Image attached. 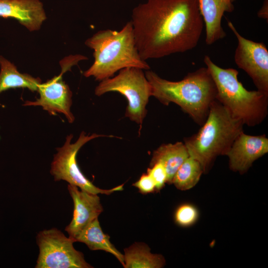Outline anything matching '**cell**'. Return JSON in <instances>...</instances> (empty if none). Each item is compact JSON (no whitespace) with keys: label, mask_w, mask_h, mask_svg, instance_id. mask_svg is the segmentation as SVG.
I'll return each mask as SVG.
<instances>
[{"label":"cell","mask_w":268,"mask_h":268,"mask_svg":"<svg viewBox=\"0 0 268 268\" xmlns=\"http://www.w3.org/2000/svg\"><path fill=\"white\" fill-rule=\"evenodd\" d=\"M131 21L144 61L194 49L204 25L198 0H147L134 8Z\"/></svg>","instance_id":"6da1fadb"},{"label":"cell","mask_w":268,"mask_h":268,"mask_svg":"<svg viewBox=\"0 0 268 268\" xmlns=\"http://www.w3.org/2000/svg\"><path fill=\"white\" fill-rule=\"evenodd\" d=\"M144 72L151 87V96L166 106L175 103L195 123L202 125L217 94L215 83L206 67L189 73L177 81L164 79L150 69Z\"/></svg>","instance_id":"7a4b0ae2"},{"label":"cell","mask_w":268,"mask_h":268,"mask_svg":"<svg viewBox=\"0 0 268 268\" xmlns=\"http://www.w3.org/2000/svg\"><path fill=\"white\" fill-rule=\"evenodd\" d=\"M86 46L93 50L94 62L83 72L86 77L93 76L102 81L112 77L126 67L150 69L149 65L140 57L134 39L132 21L120 30H101L88 38Z\"/></svg>","instance_id":"3957f363"},{"label":"cell","mask_w":268,"mask_h":268,"mask_svg":"<svg viewBox=\"0 0 268 268\" xmlns=\"http://www.w3.org/2000/svg\"><path fill=\"white\" fill-rule=\"evenodd\" d=\"M244 124L234 118L216 99L210 105L207 119L198 132L184 138L189 156L198 161L207 173L216 157L226 155Z\"/></svg>","instance_id":"277c9868"},{"label":"cell","mask_w":268,"mask_h":268,"mask_svg":"<svg viewBox=\"0 0 268 268\" xmlns=\"http://www.w3.org/2000/svg\"><path fill=\"white\" fill-rule=\"evenodd\" d=\"M204 63L216 86V99L244 125L254 127L262 123L268 115V94L247 90L238 80L236 69L221 68L207 55Z\"/></svg>","instance_id":"5b68a950"},{"label":"cell","mask_w":268,"mask_h":268,"mask_svg":"<svg viewBox=\"0 0 268 268\" xmlns=\"http://www.w3.org/2000/svg\"><path fill=\"white\" fill-rule=\"evenodd\" d=\"M143 69L126 67L118 74L100 81L94 93L98 96L109 92H117L128 101L125 116L141 126L147 114L146 106L151 96V87Z\"/></svg>","instance_id":"8992f818"},{"label":"cell","mask_w":268,"mask_h":268,"mask_svg":"<svg viewBox=\"0 0 268 268\" xmlns=\"http://www.w3.org/2000/svg\"><path fill=\"white\" fill-rule=\"evenodd\" d=\"M100 137L117 136L97 134L86 135L83 131L76 141L71 143L73 134L67 135L64 144L57 148V152L54 155L51 163L50 173L55 180H65L70 185L93 194L109 195L115 192L123 191L124 184L109 190L97 187L83 175L77 164L76 155L80 148L90 140Z\"/></svg>","instance_id":"52a82bcc"},{"label":"cell","mask_w":268,"mask_h":268,"mask_svg":"<svg viewBox=\"0 0 268 268\" xmlns=\"http://www.w3.org/2000/svg\"><path fill=\"white\" fill-rule=\"evenodd\" d=\"M40 253L37 268H90L83 254L74 249V239L67 237L60 230H45L37 235Z\"/></svg>","instance_id":"ba28073f"},{"label":"cell","mask_w":268,"mask_h":268,"mask_svg":"<svg viewBox=\"0 0 268 268\" xmlns=\"http://www.w3.org/2000/svg\"><path fill=\"white\" fill-rule=\"evenodd\" d=\"M227 23L238 41L234 54L235 63L249 75L258 90L268 94V51L266 46L263 43L244 38L231 21Z\"/></svg>","instance_id":"9c48e42d"},{"label":"cell","mask_w":268,"mask_h":268,"mask_svg":"<svg viewBox=\"0 0 268 268\" xmlns=\"http://www.w3.org/2000/svg\"><path fill=\"white\" fill-rule=\"evenodd\" d=\"M63 73L41 83L37 91L40 97L34 101H26L24 106H41L51 115L57 113L64 114L69 123L74 121L70 111L72 93L68 85L63 79Z\"/></svg>","instance_id":"30bf717a"},{"label":"cell","mask_w":268,"mask_h":268,"mask_svg":"<svg viewBox=\"0 0 268 268\" xmlns=\"http://www.w3.org/2000/svg\"><path fill=\"white\" fill-rule=\"evenodd\" d=\"M268 152V138L265 134L251 135L243 131L235 138L226 155L230 169L242 174Z\"/></svg>","instance_id":"8fae6325"},{"label":"cell","mask_w":268,"mask_h":268,"mask_svg":"<svg viewBox=\"0 0 268 268\" xmlns=\"http://www.w3.org/2000/svg\"><path fill=\"white\" fill-rule=\"evenodd\" d=\"M67 188L73 201L74 209L72 219L65 230L69 237L74 239L86 226L98 218L103 209L97 194L80 191L77 187L70 184Z\"/></svg>","instance_id":"7c38bea8"},{"label":"cell","mask_w":268,"mask_h":268,"mask_svg":"<svg viewBox=\"0 0 268 268\" xmlns=\"http://www.w3.org/2000/svg\"><path fill=\"white\" fill-rule=\"evenodd\" d=\"M0 16L16 19L30 31L39 30L47 18L40 0H0Z\"/></svg>","instance_id":"4fadbf2b"},{"label":"cell","mask_w":268,"mask_h":268,"mask_svg":"<svg viewBox=\"0 0 268 268\" xmlns=\"http://www.w3.org/2000/svg\"><path fill=\"white\" fill-rule=\"evenodd\" d=\"M201 14L205 27V43L212 45L224 38L221 20L225 12H232L234 5L232 0H198Z\"/></svg>","instance_id":"5bb4252c"},{"label":"cell","mask_w":268,"mask_h":268,"mask_svg":"<svg viewBox=\"0 0 268 268\" xmlns=\"http://www.w3.org/2000/svg\"><path fill=\"white\" fill-rule=\"evenodd\" d=\"M189 157L184 143L163 144L154 150L150 167L160 163L164 167L167 176V183L172 184L173 178L180 166Z\"/></svg>","instance_id":"9a60e30c"},{"label":"cell","mask_w":268,"mask_h":268,"mask_svg":"<svg viewBox=\"0 0 268 268\" xmlns=\"http://www.w3.org/2000/svg\"><path fill=\"white\" fill-rule=\"evenodd\" d=\"M74 239L76 242L85 244L91 250H102L111 253L124 267V255L111 243L110 236L103 232L98 218L86 226Z\"/></svg>","instance_id":"2e32d148"},{"label":"cell","mask_w":268,"mask_h":268,"mask_svg":"<svg viewBox=\"0 0 268 268\" xmlns=\"http://www.w3.org/2000/svg\"><path fill=\"white\" fill-rule=\"evenodd\" d=\"M0 93L15 88H27L31 91H37L42 83L39 77L19 72L14 65L2 56H0Z\"/></svg>","instance_id":"e0dca14e"},{"label":"cell","mask_w":268,"mask_h":268,"mask_svg":"<svg viewBox=\"0 0 268 268\" xmlns=\"http://www.w3.org/2000/svg\"><path fill=\"white\" fill-rule=\"evenodd\" d=\"M125 268H160L165 264L162 255L152 254L143 243H135L124 250Z\"/></svg>","instance_id":"ac0fdd59"},{"label":"cell","mask_w":268,"mask_h":268,"mask_svg":"<svg viewBox=\"0 0 268 268\" xmlns=\"http://www.w3.org/2000/svg\"><path fill=\"white\" fill-rule=\"evenodd\" d=\"M202 173L203 172L200 163L189 156L176 171L172 183L178 189L188 190L198 183Z\"/></svg>","instance_id":"d6986e66"},{"label":"cell","mask_w":268,"mask_h":268,"mask_svg":"<svg viewBox=\"0 0 268 268\" xmlns=\"http://www.w3.org/2000/svg\"><path fill=\"white\" fill-rule=\"evenodd\" d=\"M198 216V212L197 209L189 204H184L180 206L175 214L176 222L182 226L192 225L196 221Z\"/></svg>","instance_id":"ffe728a7"},{"label":"cell","mask_w":268,"mask_h":268,"mask_svg":"<svg viewBox=\"0 0 268 268\" xmlns=\"http://www.w3.org/2000/svg\"><path fill=\"white\" fill-rule=\"evenodd\" d=\"M147 173L153 180L156 191L160 190L167 183V173L163 165L156 163L147 169Z\"/></svg>","instance_id":"44dd1931"},{"label":"cell","mask_w":268,"mask_h":268,"mask_svg":"<svg viewBox=\"0 0 268 268\" xmlns=\"http://www.w3.org/2000/svg\"><path fill=\"white\" fill-rule=\"evenodd\" d=\"M133 185L142 194L153 193L156 190L155 183L147 173L143 174Z\"/></svg>","instance_id":"7402d4cb"},{"label":"cell","mask_w":268,"mask_h":268,"mask_svg":"<svg viewBox=\"0 0 268 268\" xmlns=\"http://www.w3.org/2000/svg\"><path fill=\"white\" fill-rule=\"evenodd\" d=\"M259 17L268 19V1L265 0L261 8L258 13Z\"/></svg>","instance_id":"603a6c76"},{"label":"cell","mask_w":268,"mask_h":268,"mask_svg":"<svg viewBox=\"0 0 268 268\" xmlns=\"http://www.w3.org/2000/svg\"><path fill=\"white\" fill-rule=\"evenodd\" d=\"M235 0H232V1L233 2Z\"/></svg>","instance_id":"cb8c5ba5"}]
</instances>
